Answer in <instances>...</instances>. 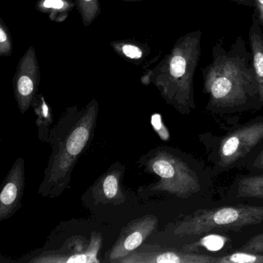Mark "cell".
Wrapping results in <instances>:
<instances>
[{
  "mask_svg": "<svg viewBox=\"0 0 263 263\" xmlns=\"http://www.w3.org/2000/svg\"><path fill=\"white\" fill-rule=\"evenodd\" d=\"M212 52V62L201 69L209 108L227 112L261 106L252 54L246 41L238 36L229 50L218 41Z\"/></svg>",
  "mask_w": 263,
  "mask_h": 263,
  "instance_id": "1",
  "label": "cell"
},
{
  "mask_svg": "<svg viewBox=\"0 0 263 263\" xmlns=\"http://www.w3.org/2000/svg\"><path fill=\"white\" fill-rule=\"evenodd\" d=\"M99 110V103L93 98L81 108L67 107L52 127L48 143L51 155L38 195L56 198L68 187L78 160L93 141Z\"/></svg>",
  "mask_w": 263,
  "mask_h": 263,
  "instance_id": "2",
  "label": "cell"
},
{
  "mask_svg": "<svg viewBox=\"0 0 263 263\" xmlns=\"http://www.w3.org/2000/svg\"><path fill=\"white\" fill-rule=\"evenodd\" d=\"M201 30L183 35L170 53L141 77L143 84H153L165 102L181 115H189L196 107L194 78L201 58Z\"/></svg>",
  "mask_w": 263,
  "mask_h": 263,
  "instance_id": "3",
  "label": "cell"
},
{
  "mask_svg": "<svg viewBox=\"0 0 263 263\" xmlns=\"http://www.w3.org/2000/svg\"><path fill=\"white\" fill-rule=\"evenodd\" d=\"M137 164L146 173L158 178L155 182L140 187V195L167 193L187 198L201 190V183L195 171L170 147H155L142 155Z\"/></svg>",
  "mask_w": 263,
  "mask_h": 263,
  "instance_id": "4",
  "label": "cell"
},
{
  "mask_svg": "<svg viewBox=\"0 0 263 263\" xmlns=\"http://www.w3.org/2000/svg\"><path fill=\"white\" fill-rule=\"evenodd\" d=\"M263 224V205L238 204L199 209L172 224L174 235L197 236L216 230H238Z\"/></svg>",
  "mask_w": 263,
  "mask_h": 263,
  "instance_id": "5",
  "label": "cell"
},
{
  "mask_svg": "<svg viewBox=\"0 0 263 263\" xmlns=\"http://www.w3.org/2000/svg\"><path fill=\"white\" fill-rule=\"evenodd\" d=\"M103 236L93 232L90 238L74 236L67 240L59 249L44 251L28 260L30 263H100L98 258L102 247Z\"/></svg>",
  "mask_w": 263,
  "mask_h": 263,
  "instance_id": "6",
  "label": "cell"
},
{
  "mask_svg": "<svg viewBox=\"0 0 263 263\" xmlns=\"http://www.w3.org/2000/svg\"><path fill=\"white\" fill-rule=\"evenodd\" d=\"M263 141V119L248 123L226 135L219 146L218 165L230 167Z\"/></svg>",
  "mask_w": 263,
  "mask_h": 263,
  "instance_id": "7",
  "label": "cell"
},
{
  "mask_svg": "<svg viewBox=\"0 0 263 263\" xmlns=\"http://www.w3.org/2000/svg\"><path fill=\"white\" fill-rule=\"evenodd\" d=\"M41 70L34 47H30L19 61L13 79V93L18 109L25 115L38 95Z\"/></svg>",
  "mask_w": 263,
  "mask_h": 263,
  "instance_id": "8",
  "label": "cell"
},
{
  "mask_svg": "<svg viewBox=\"0 0 263 263\" xmlns=\"http://www.w3.org/2000/svg\"><path fill=\"white\" fill-rule=\"evenodd\" d=\"M125 166L120 162L112 164L89 187L82 198L88 205L117 206L127 201V194L122 183Z\"/></svg>",
  "mask_w": 263,
  "mask_h": 263,
  "instance_id": "9",
  "label": "cell"
},
{
  "mask_svg": "<svg viewBox=\"0 0 263 263\" xmlns=\"http://www.w3.org/2000/svg\"><path fill=\"white\" fill-rule=\"evenodd\" d=\"M158 224V218L152 214L129 221L121 229L115 244L104 255V261L119 263L121 259L141 246L156 231Z\"/></svg>",
  "mask_w": 263,
  "mask_h": 263,
  "instance_id": "10",
  "label": "cell"
},
{
  "mask_svg": "<svg viewBox=\"0 0 263 263\" xmlns=\"http://www.w3.org/2000/svg\"><path fill=\"white\" fill-rule=\"evenodd\" d=\"M119 263H217V257L142 244Z\"/></svg>",
  "mask_w": 263,
  "mask_h": 263,
  "instance_id": "11",
  "label": "cell"
},
{
  "mask_svg": "<svg viewBox=\"0 0 263 263\" xmlns=\"http://www.w3.org/2000/svg\"><path fill=\"white\" fill-rule=\"evenodd\" d=\"M25 161L18 158L3 182L0 192V221L11 218L22 206L25 189Z\"/></svg>",
  "mask_w": 263,
  "mask_h": 263,
  "instance_id": "12",
  "label": "cell"
},
{
  "mask_svg": "<svg viewBox=\"0 0 263 263\" xmlns=\"http://www.w3.org/2000/svg\"><path fill=\"white\" fill-rule=\"evenodd\" d=\"M249 41L255 75L259 86L260 102L263 107V32L254 14L249 29Z\"/></svg>",
  "mask_w": 263,
  "mask_h": 263,
  "instance_id": "13",
  "label": "cell"
},
{
  "mask_svg": "<svg viewBox=\"0 0 263 263\" xmlns=\"http://www.w3.org/2000/svg\"><path fill=\"white\" fill-rule=\"evenodd\" d=\"M110 44L115 53L121 58L138 66L142 64L152 52L147 44L135 40L112 41Z\"/></svg>",
  "mask_w": 263,
  "mask_h": 263,
  "instance_id": "14",
  "label": "cell"
},
{
  "mask_svg": "<svg viewBox=\"0 0 263 263\" xmlns=\"http://www.w3.org/2000/svg\"><path fill=\"white\" fill-rule=\"evenodd\" d=\"M32 107L36 117L35 123L37 128L38 138L43 143L48 144L50 130L54 121L51 106L46 101L45 97L42 93H39L33 100Z\"/></svg>",
  "mask_w": 263,
  "mask_h": 263,
  "instance_id": "15",
  "label": "cell"
},
{
  "mask_svg": "<svg viewBox=\"0 0 263 263\" xmlns=\"http://www.w3.org/2000/svg\"><path fill=\"white\" fill-rule=\"evenodd\" d=\"M76 4L73 0H37L36 10L48 16L55 23H62L67 20Z\"/></svg>",
  "mask_w": 263,
  "mask_h": 263,
  "instance_id": "16",
  "label": "cell"
},
{
  "mask_svg": "<svg viewBox=\"0 0 263 263\" xmlns=\"http://www.w3.org/2000/svg\"><path fill=\"white\" fill-rule=\"evenodd\" d=\"M235 196L238 198L263 199V175L238 178L235 183Z\"/></svg>",
  "mask_w": 263,
  "mask_h": 263,
  "instance_id": "17",
  "label": "cell"
},
{
  "mask_svg": "<svg viewBox=\"0 0 263 263\" xmlns=\"http://www.w3.org/2000/svg\"><path fill=\"white\" fill-rule=\"evenodd\" d=\"M84 27H87L101 14L99 0H75Z\"/></svg>",
  "mask_w": 263,
  "mask_h": 263,
  "instance_id": "18",
  "label": "cell"
},
{
  "mask_svg": "<svg viewBox=\"0 0 263 263\" xmlns=\"http://www.w3.org/2000/svg\"><path fill=\"white\" fill-rule=\"evenodd\" d=\"M217 263H263V253L240 250L224 256L217 257Z\"/></svg>",
  "mask_w": 263,
  "mask_h": 263,
  "instance_id": "19",
  "label": "cell"
},
{
  "mask_svg": "<svg viewBox=\"0 0 263 263\" xmlns=\"http://www.w3.org/2000/svg\"><path fill=\"white\" fill-rule=\"evenodd\" d=\"M13 53L11 35L4 20L0 19V56L10 57Z\"/></svg>",
  "mask_w": 263,
  "mask_h": 263,
  "instance_id": "20",
  "label": "cell"
},
{
  "mask_svg": "<svg viewBox=\"0 0 263 263\" xmlns=\"http://www.w3.org/2000/svg\"><path fill=\"white\" fill-rule=\"evenodd\" d=\"M240 250L254 253H263V232L250 238L244 246H241Z\"/></svg>",
  "mask_w": 263,
  "mask_h": 263,
  "instance_id": "21",
  "label": "cell"
},
{
  "mask_svg": "<svg viewBox=\"0 0 263 263\" xmlns=\"http://www.w3.org/2000/svg\"><path fill=\"white\" fill-rule=\"evenodd\" d=\"M152 124L160 137L164 141H167L169 138L168 132L166 129L165 126L163 124L161 116L159 115H154V116L152 117Z\"/></svg>",
  "mask_w": 263,
  "mask_h": 263,
  "instance_id": "22",
  "label": "cell"
},
{
  "mask_svg": "<svg viewBox=\"0 0 263 263\" xmlns=\"http://www.w3.org/2000/svg\"><path fill=\"white\" fill-rule=\"evenodd\" d=\"M253 14L263 32V0H254Z\"/></svg>",
  "mask_w": 263,
  "mask_h": 263,
  "instance_id": "23",
  "label": "cell"
},
{
  "mask_svg": "<svg viewBox=\"0 0 263 263\" xmlns=\"http://www.w3.org/2000/svg\"><path fill=\"white\" fill-rule=\"evenodd\" d=\"M253 167L258 170H263V149L255 158L253 162Z\"/></svg>",
  "mask_w": 263,
  "mask_h": 263,
  "instance_id": "24",
  "label": "cell"
},
{
  "mask_svg": "<svg viewBox=\"0 0 263 263\" xmlns=\"http://www.w3.org/2000/svg\"><path fill=\"white\" fill-rule=\"evenodd\" d=\"M230 1L236 3L239 5L246 6L248 7H254V0H230Z\"/></svg>",
  "mask_w": 263,
  "mask_h": 263,
  "instance_id": "25",
  "label": "cell"
},
{
  "mask_svg": "<svg viewBox=\"0 0 263 263\" xmlns=\"http://www.w3.org/2000/svg\"><path fill=\"white\" fill-rule=\"evenodd\" d=\"M121 1H126V2H137V1H141V0H121Z\"/></svg>",
  "mask_w": 263,
  "mask_h": 263,
  "instance_id": "26",
  "label": "cell"
}]
</instances>
